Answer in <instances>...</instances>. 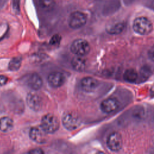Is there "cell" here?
<instances>
[{
  "label": "cell",
  "mask_w": 154,
  "mask_h": 154,
  "mask_svg": "<svg viewBox=\"0 0 154 154\" xmlns=\"http://www.w3.org/2000/svg\"><path fill=\"white\" fill-rule=\"evenodd\" d=\"M41 127L48 134L55 132L60 127V122L56 116L48 113L44 115L41 120Z\"/></svg>",
  "instance_id": "obj_1"
},
{
  "label": "cell",
  "mask_w": 154,
  "mask_h": 154,
  "mask_svg": "<svg viewBox=\"0 0 154 154\" xmlns=\"http://www.w3.org/2000/svg\"><path fill=\"white\" fill-rule=\"evenodd\" d=\"M134 31L141 35L149 34L153 29V25L150 20L145 17H137L132 25Z\"/></svg>",
  "instance_id": "obj_2"
},
{
  "label": "cell",
  "mask_w": 154,
  "mask_h": 154,
  "mask_svg": "<svg viewBox=\"0 0 154 154\" xmlns=\"http://www.w3.org/2000/svg\"><path fill=\"white\" fill-rule=\"evenodd\" d=\"M90 46L88 42L82 38L75 40L70 46L71 52L78 56H85L88 54Z\"/></svg>",
  "instance_id": "obj_3"
},
{
  "label": "cell",
  "mask_w": 154,
  "mask_h": 154,
  "mask_svg": "<svg viewBox=\"0 0 154 154\" xmlns=\"http://www.w3.org/2000/svg\"><path fill=\"white\" fill-rule=\"evenodd\" d=\"M87 22L86 15L81 11L72 12L69 17L68 23L70 28L78 29L82 27Z\"/></svg>",
  "instance_id": "obj_4"
},
{
  "label": "cell",
  "mask_w": 154,
  "mask_h": 154,
  "mask_svg": "<svg viewBox=\"0 0 154 154\" xmlns=\"http://www.w3.org/2000/svg\"><path fill=\"white\" fill-rule=\"evenodd\" d=\"M106 144L111 151H119L123 146V140L120 134L117 132H113L110 134L108 137Z\"/></svg>",
  "instance_id": "obj_5"
},
{
  "label": "cell",
  "mask_w": 154,
  "mask_h": 154,
  "mask_svg": "<svg viewBox=\"0 0 154 154\" xmlns=\"http://www.w3.org/2000/svg\"><path fill=\"white\" fill-rule=\"evenodd\" d=\"M62 123L69 131L76 129L79 125V120L77 116L72 112L66 113L62 118Z\"/></svg>",
  "instance_id": "obj_6"
},
{
  "label": "cell",
  "mask_w": 154,
  "mask_h": 154,
  "mask_svg": "<svg viewBox=\"0 0 154 154\" xmlns=\"http://www.w3.org/2000/svg\"><path fill=\"white\" fill-rule=\"evenodd\" d=\"M26 103L28 106L35 111H40L43 106V100L41 96L35 92H30L28 94Z\"/></svg>",
  "instance_id": "obj_7"
},
{
  "label": "cell",
  "mask_w": 154,
  "mask_h": 154,
  "mask_svg": "<svg viewBox=\"0 0 154 154\" xmlns=\"http://www.w3.org/2000/svg\"><path fill=\"white\" fill-rule=\"evenodd\" d=\"M47 132L41 127L34 126L29 131V137L34 141L38 143H45L47 140Z\"/></svg>",
  "instance_id": "obj_8"
},
{
  "label": "cell",
  "mask_w": 154,
  "mask_h": 154,
  "mask_svg": "<svg viewBox=\"0 0 154 154\" xmlns=\"http://www.w3.org/2000/svg\"><path fill=\"white\" fill-rule=\"evenodd\" d=\"M65 81V75L60 72H53L48 76V82L49 84L54 88L61 87L64 84Z\"/></svg>",
  "instance_id": "obj_9"
},
{
  "label": "cell",
  "mask_w": 154,
  "mask_h": 154,
  "mask_svg": "<svg viewBox=\"0 0 154 154\" xmlns=\"http://www.w3.org/2000/svg\"><path fill=\"white\" fill-rule=\"evenodd\" d=\"M26 85L34 90H39L42 85L43 81L42 78L37 73H32L28 75L25 79Z\"/></svg>",
  "instance_id": "obj_10"
},
{
  "label": "cell",
  "mask_w": 154,
  "mask_h": 154,
  "mask_svg": "<svg viewBox=\"0 0 154 154\" xmlns=\"http://www.w3.org/2000/svg\"><path fill=\"white\" fill-rule=\"evenodd\" d=\"M119 106V100L114 97H109L100 103V109L105 113H111L116 111Z\"/></svg>",
  "instance_id": "obj_11"
},
{
  "label": "cell",
  "mask_w": 154,
  "mask_h": 154,
  "mask_svg": "<svg viewBox=\"0 0 154 154\" xmlns=\"http://www.w3.org/2000/svg\"><path fill=\"white\" fill-rule=\"evenodd\" d=\"M99 81L90 76L84 78L81 81V86L83 90L86 92L93 91L98 86Z\"/></svg>",
  "instance_id": "obj_12"
},
{
  "label": "cell",
  "mask_w": 154,
  "mask_h": 154,
  "mask_svg": "<svg viewBox=\"0 0 154 154\" xmlns=\"http://www.w3.org/2000/svg\"><path fill=\"white\" fill-rule=\"evenodd\" d=\"M85 61L81 56L73 57L71 61V65L72 67L78 72H82L85 67Z\"/></svg>",
  "instance_id": "obj_13"
},
{
  "label": "cell",
  "mask_w": 154,
  "mask_h": 154,
  "mask_svg": "<svg viewBox=\"0 0 154 154\" xmlns=\"http://www.w3.org/2000/svg\"><path fill=\"white\" fill-rule=\"evenodd\" d=\"M13 127V121L9 117H3L0 119V130L2 132H8Z\"/></svg>",
  "instance_id": "obj_14"
},
{
  "label": "cell",
  "mask_w": 154,
  "mask_h": 154,
  "mask_svg": "<svg viewBox=\"0 0 154 154\" xmlns=\"http://www.w3.org/2000/svg\"><path fill=\"white\" fill-rule=\"evenodd\" d=\"M123 78L125 81L129 82H135L138 78L137 72L132 69H128L123 74Z\"/></svg>",
  "instance_id": "obj_15"
},
{
  "label": "cell",
  "mask_w": 154,
  "mask_h": 154,
  "mask_svg": "<svg viewBox=\"0 0 154 154\" xmlns=\"http://www.w3.org/2000/svg\"><path fill=\"white\" fill-rule=\"evenodd\" d=\"M125 28V24L122 23H118L112 25L108 26L106 29L107 32L111 34H117L120 33Z\"/></svg>",
  "instance_id": "obj_16"
},
{
  "label": "cell",
  "mask_w": 154,
  "mask_h": 154,
  "mask_svg": "<svg viewBox=\"0 0 154 154\" xmlns=\"http://www.w3.org/2000/svg\"><path fill=\"white\" fill-rule=\"evenodd\" d=\"M38 5L42 9L48 11L52 10L55 4L54 0H37Z\"/></svg>",
  "instance_id": "obj_17"
},
{
  "label": "cell",
  "mask_w": 154,
  "mask_h": 154,
  "mask_svg": "<svg viewBox=\"0 0 154 154\" xmlns=\"http://www.w3.org/2000/svg\"><path fill=\"white\" fill-rule=\"evenodd\" d=\"M22 63V58L20 57H14L12 58L8 63V69L11 71L17 70Z\"/></svg>",
  "instance_id": "obj_18"
},
{
  "label": "cell",
  "mask_w": 154,
  "mask_h": 154,
  "mask_svg": "<svg viewBox=\"0 0 154 154\" xmlns=\"http://www.w3.org/2000/svg\"><path fill=\"white\" fill-rule=\"evenodd\" d=\"M60 40H61L60 35L58 34H55L53 35L52 37L51 38L50 40V43L51 45H56V44H58Z\"/></svg>",
  "instance_id": "obj_19"
},
{
  "label": "cell",
  "mask_w": 154,
  "mask_h": 154,
  "mask_svg": "<svg viewBox=\"0 0 154 154\" xmlns=\"http://www.w3.org/2000/svg\"><path fill=\"white\" fill-rule=\"evenodd\" d=\"M20 0H13V8L16 12L19 11V5Z\"/></svg>",
  "instance_id": "obj_20"
},
{
  "label": "cell",
  "mask_w": 154,
  "mask_h": 154,
  "mask_svg": "<svg viewBox=\"0 0 154 154\" xmlns=\"http://www.w3.org/2000/svg\"><path fill=\"white\" fill-rule=\"evenodd\" d=\"M8 81L7 78L4 75H0V85H5Z\"/></svg>",
  "instance_id": "obj_21"
},
{
  "label": "cell",
  "mask_w": 154,
  "mask_h": 154,
  "mask_svg": "<svg viewBox=\"0 0 154 154\" xmlns=\"http://www.w3.org/2000/svg\"><path fill=\"white\" fill-rule=\"evenodd\" d=\"M148 55L150 59H151L152 61H154V46L150 49L148 52Z\"/></svg>",
  "instance_id": "obj_22"
},
{
  "label": "cell",
  "mask_w": 154,
  "mask_h": 154,
  "mask_svg": "<svg viewBox=\"0 0 154 154\" xmlns=\"http://www.w3.org/2000/svg\"><path fill=\"white\" fill-rule=\"evenodd\" d=\"M29 153H33V154H40V153H43V151L39 149V148H37V149H34L33 150H31L29 152Z\"/></svg>",
  "instance_id": "obj_23"
}]
</instances>
